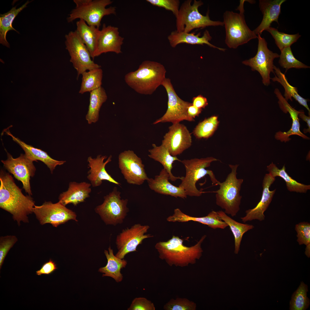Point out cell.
<instances>
[{
  "label": "cell",
  "instance_id": "32",
  "mask_svg": "<svg viewBox=\"0 0 310 310\" xmlns=\"http://www.w3.org/2000/svg\"><path fill=\"white\" fill-rule=\"evenodd\" d=\"M267 170L272 177H279L285 181L287 189L291 192L300 193H306L310 189V185H306L299 183L290 176L286 171V167L284 165L281 169H279L276 165L272 162L267 166Z\"/></svg>",
  "mask_w": 310,
  "mask_h": 310
},
{
  "label": "cell",
  "instance_id": "13",
  "mask_svg": "<svg viewBox=\"0 0 310 310\" xmlns=\"http://www.w3.org/2000/svg\"><path fill=\"white\" fill-rule=\"evenodd\" d=\"M33 213L42 225L49 223L57 227L70 220L78 221L75 213L59 202H45L41 206L35 205Z\"/></svg>",
  "mask_w": 310,
  "mask_h": 310
},
{
  "label": "cell",
  "instance_id": "30",
  "mask_svg": "<svg viewBox=\"0 0 310 310\" xmlns=\"http://www.w3.org/2000/svg\"><path fill=\"white\" fill-rule=\"evenodd\" d=\"M152 148L148 150L150 153L148 156L162 165L164 168L168 173L170 179L171 181H175L178 179L181 180L183 177H175L171 172L174 162L175 161L181 162V160L177 156H172L167 149L162 144L157 146L155 144H152Z\"/></svg>",
  "mask_w": 310,
  "mask_h": 310
},
{
  "label": "cell",
  "instance_id": "47",
  "mask_svg": "<svg viewBox=\"0 0 310 310\" xmlns=\"http://www.w3.org/2000/svg\"><path fill=\"white\" fill-rule=\"evenodd\" d=\"M192 101V105L198 108H204L208 105L207 98L201 95L193 97Z\"/></svg>",
  "mask_w": 310,
  "mask_h": 310
},
{
  "label": "cell",
  "instance_id": "40",
  "mask_svg": "<svg viewBox=\"0 0 310 310\" xmlns=\"http://www.w3.org/2000/svg\"><path fill=\"white\" fill-rule=\"evenodd\" d=\"M272 35L275 43L281 51L284 48L290 47L301 36L299 33L289 34L279 32L277 29L270 27L266 30Z\"/></svg>",
  "mask_w": 310,
  "mask_h": 310
},
{
  "label": "cell",
  "instance_id": "48",
  "mask_svg": "<svg viewBox=\"0 0 310 310\" xmlns=\"http://www.w3.org/2000/svg\"><path fill=\"white\" fill-rule=\"evenodd\" d=\"M202 110V108H198L192 104L188 108L187 113L189 117L194 119L196 116H199Z\"/></svg>",
  "mask_w": 310,
  "mask_h": 310
},
{
  "label": "cell",
  "instance_id": "12",
  "mask_svg": "<svg viewBox=\"0 0 310 310\" xmlns=\"http://www.w3.org/2000/svg\"><path fill=\"white\" fill-rule=\"evenodd\" d=\"M257 51L253 57L242 62L244 64L251 67L253 71H258L262 78L263 83L268 86L270 84V73H274V59L279 57V55L274 53L268 48L265 39L258 34Z\"/></svg>",
  "mask_w": 310,
  "mask_h": 310
},
{
  "label": "cell",
  "instance_id": "45",
  "mask_svg": "<svg viewBox=\"0 0 310 310\" xmlns=\"http://www.w3.org/2000/svg\"><path fill=\"white\" fill-rule=\"evenodd\" d=\"M154 303L146 298L136 297L132 301L128 310H155Z\"/></svg>",
  "mask_w": 310,
  "mask_h": 310
},
{
  "label": "cell",
  "instance_id": "7",
  "mask_svg": "<svg viewBox=\"0 0 310 310\" xmlns=\"http://www.w3.org/2000/svg\"><path fill=\"white\" fill-rule=\"evenodd\" d=\"M73 1L76 6L67 18L69 23L79 19L90 26L99 28L104 16L116 13L115 7L106 8L113 3L111 0H73Z\"/></svg>",
  "mask_w": 310,
  "mask_h": 310
},
{
  "label": "cell",
  "instance_id": "16",
  "mask_svg": "<svg viewBox=\"0 0 310 310\" xmlns=\"http://www.w3.org/2000/svg\"><path fill=\"white\" fill-rule=\"evenodd\" d=\"M5 150L7 153V159L1 160L4 167L16 179L21 182L25 192L29 195H32L30 180L31 177L34 175L36 170L33 161L29 159L25 154H21L18 157L14 158Z\"/></svg>",
  "mask_w": 310,
  "mask_h": 310
},
{
  "label": "cell",
  "instance_id": "34",
  "mask_svg": "<svg viewBox=\"0 0 310 310\" xmlns=\"http://www.w3.org/2000/svg\"><path fill=\"white\" fill-rule=\"evenodd\" d=\"M275 77L271 78L273 82L277 81L280 83L284 88L285 92L284 98L287 101L290 100L292 101L293 97L301 105L305 107L308 111L310 115V110L307 104V100L304 98L299 94L297 88L291 86L287 81L284 74L282 73L280 69L274 65Z\"/></svg>",
  "mask_w": 310,
  "mask_h": 310
},
{
  "label": "cell",
  "instance_id": "42",
  "mask_svg": "<svg viewBox=\"0 0 310 310\" xmlns=\"http://www.w3.org/2000/svg\"><path fill=\"white\" fill-rule=\"evenodd\" d=\"M297 241L300 245H306L310 243V224L307 222H301L295 225Z\"/></svg>",
  "mask_w": 310,
  "mask_h": 310
},
{
  "label": "cell",
  "instance_id": "10",
  "mask_svg": "<svg viewBox=\"0 0 310 310\" xmlns=\"http://www.w3.org/2000/svg\"><path fill=\"white\" fill-rule=\"evenodd\" d=\"M65 37L66 49L70 56V61L77 71V79L86 70L101 68L91 59L89 51L76 30L69 32Z\"/></svg>",
  "mask_w": 310,
  "mask_h": 310
},
{
  "label": "cell",
  "instance_id": "31",
  "mask_svg": "<svg viewBox=\"0 0 310 310\" xmlns=\"http://www.w3.org/2000/svg\"><path fill=\"white\" fill-rule=\"evenodd\" d=\"M90 92L89 104L86 116V120L89 124L98 121L100 108L107 99L105 91L102 86Z\"/></svg>",
  "mask_w": 310,
  "mask_h": 310
},
{
  "label": "cell",
  "instance_id": "38",
  "mask_svg": "<svg viewBox=\"0 0 310 310\" xmlns=\"http://www.w3.org/2000/svg\"><path fill=\"white\" fill-rule=\"evenodd\" d=\"M218 123L217 117L212 116L199 122L194 128L193 133L198 139L209 138L214 133Z\"/></svg>",
  "mask_w": 310,
  "mask_h": 310
},
{
  "label": "cell",
  "instance_id": "33",
  "mask_svg": "<svg viewBox=\"0 0 310 310\" xmlns=\"http://www.w3.org/2000/svg\"><path fill=\"white\" fill-rule=\"evenodd\" d=\"M217 212L221 220L225 222L230 228L234 237V253L237 254L240 250V245L244 234L253 228L254 226L252 225L238 222L227 216L224 212L222 210Z\"/></svg>",
  "mask_w": 310,
  "mask_h": 310
},
{
  "label": "cell",
  "instance_id": "22",
  "mask_svg": "<svg viewBox=\"0 0 310 310\" xmlns=\"http://www.w3.org/2000/svg\"><path fill=\"white\" fill-rule=\"evenodd\" d=\"M277 98L278 99V103L281 109L285 113H288L292 119V123L290 129L287 131L282 132L279 131L276 133L275 138L281 142H288L291 138L289 137L292 135H296L307 140L310 138L302 133L300 130V124L298 115L300 111H297L292 107L288 103L282 95H279Z\"/></svg>",
  "mask_w": 310,
  "mask_h": 310
},
{
  "label": "cell",
  "instance_id": "21",
  "mask_svg": "<svg viewBox=\"0 0 310 310\" xmlns=\"http://www.w3.org/2000/svg\"><path fill=\"white\" fill-rule=\"evenodd\" d=\"M169 177L168 173L163 168L154 179L149 178L147 181L150 189L156 193L175 197L186 198L187 196L184 190L171 183L168 181Z\"/></svg>",
  "mask_w": 310,
  "mask_h": 310
},
{
  "label": "cell",
  "instance_id": "44",
  "mask_svg": "<svg viewBox=\"0 0 310 310\" xmlns=\"http://www.w3.org/2000/svg\"><path fill=\"white\" fill-rule=\"evenodd\" d=\"M152 5L171 11L176 16L179 10L180 1L179 0H147Z\"/></svg>",
  "mask_w": 310,
  "mask_h": 310
},
{
  "label": "cell",
  "instance_id": "24",
  "mask_svg": "<svg viewBox=\"0 0 310 310\" xmlns=\"http://www.w3.org/2000/svg\"><path fill=\"white\" fill-rule=\"evenodd\" d=\"M168 221L185 222L189 221L197 222L207 225L214 229H224L228 226L227 224L220 218L217 212L212 211L205 216L194 217L183 213L179 208L175 209L172 216L167 219Z\"/></svg>",
  "mask_w": 310,
  "mask_h": 310
},
{
  "label": "cell",
  "instance_id": "50",
  "mask_svg": "<svg viewBox=\"0 0 310 310\" xmlns=\"http://www.w3.org/2000/svg\"><path fill=\"white\" fill-rule=\"evenodd\" d=\"M306 246L305 253L306 256L308 258H309L310 257V243Z\"/></svg>",
  "mask_w": 310,
  "mask_h": 310
},
{
  "label": "cell",
  "instance_id": "28",
  "mask_svg": "<svg viewBox=\"0 0 310 310\" xmlns=\"http://www.w3.org/2000/svg\"><path fill=\"white\" fill-rule=\"evenodd\" d=\"M75 30L94 59L96 51L98 40L100 33L99 28L88 25L85 21L80 19L76 23Z\"/></svg>",
  "mask_w": 310,
  "mask_h": 310
},
{
  "label": "cell",
  "instance_id": "25",
  "mask_svg": "<svg viewBox=\"0 0 310 310\" xmlns=\"http://www.w3.org/2000/svg\"><path fill=\"white\" fill-rule=\"evenodd\" d=\"M195 34L194 32H179L175 30L172 32L168 36V39L170 45L173 48L175 47L179 44L185 43L192 45L206 44L210 47L222 51H224L226 50L225 49L216 46L210 42L212 37L208 30H206L201 37L199 36L201 35L200 33L196 35Z\"/></svg>",
  "mask_w": 310,
  "mask_h": 310
},
{
  "label": "cell",
  "instance_id": "35",
  "mask_svg": "<svg viewBox=\"0 0 310 310\" xmlns=\"http://www.w3.org/2000/svg\"><path fill=\"white\" fill-rule=\"evenodd\" d=\"M30 1H27L20 7L16 9V6L13 7L6 13L0 14V43L3 45L9 48L10 45L7 41L6 34L10 30L18 32L13 27L12 23L14 19L18 14L24 9L27 7V5Z\"/></svg>",
  "mask_w": 310,
  "mask_h": 310
},
{
  "label": "cell",
  "instance_id": "17",
  "mask_svg": "<svg viewBox=\"0 0 310 310\" xmlns=\"http://www.w3.org/2000/svg\"><path fill=\"white\" fill-rule=\"evenodd\" d=\"M164 136L162 144L173 156L180 155L192 144L191 133L186 127L180 123L173 124Z\"/></svg>",
  "mask_w": 310,
  "mask_h": 310
},
{
  "label": "cell",
  "instance_id": "29",
  "mask_svg": "<svg viewBox=\"0 0 310 310\" xmlns=\"http://www.w3.org/2000/svg\"><path fill=\"white\" fill-rule=\"evenodd\" d=\"M104 253L107 259V263L105 266L100 268L98 271L103 274L102 277H110L117 282H121L123 278L121 270L126 267L127 261L114 255L113 250L110 246L108 248V251L104 250Z\"/></svg>",
  "mask_w": 310,
  "mask_h": 310
},
{
  "label": "cell",
  "instance_id": "14",
  "mask_svg": "<svg viewBox=\"0 0 310 310\" xmlns=\"http://www.w3.org/2000/svg\"><path fill=\"white\" fill-rule=\"evenodd\" d=\"M149 228L148 225L137 224L122 230L116 237V244L118 251L115 255L123 259L127 254L137 251V247L144 239L153 237L146 234Z\"/></svg>",
  "mask_w": 310,
  "mask_h": 310
},
{
  "label": "cell",
  "instance_id": "46",
  "mask_svg": "<svg viewBox=\"0 0 310 310\" xmlns=\"http://www.w3.org/2000/svg\"><path fill=\"white\" fill-rule=\"evenodd\" d=\"M57 268L55 262L50 259L48 261L45 263L39 270L36 271V274L38 276L49 275L52 273Z\"/></svg>",
  "mask_w": 310,
  "mask_h": 310
},
{
  "label": "cell",
  "instance_id": "37",
  "mask_svg": "<svg viewBox=\"0 0 310 310\" xmlns=\"http://www.w3.org/2000/svg\"><path fill=\"white\" fill-rule=\"evenodd\" d=\"M308 288L307 285L303 281L301 282L292 296L290 302V310H305L309 307L310 300L307 295Z\"/></svg>",
  "mask_w": 310,
  "mask_h": 310
},
{
  "label": "cell",
  "instance_id": "41",
  "mask_svg": "<svg viewBox=\"0 0 310 310\" xmlns=\"http://www.w3.org/2000/svg\"><path fill=\"white\" fill-rule=\"evenodd\" d=\"M165 310H195L196 304L186 298L171 299L164 306Z\"/></svg>",
  "mask_w": 310,
  "mask_h": 310
},
{
  "label": "cell",
  "instance_id": "4",
  "mask_svg": "<svg viewBox=\"0 0 310 310\" xmlns=\"http://www.w3.org/2000/svg\"><path fill=\"white\" fill-rule=\"evenodd\" d=\"M241 0L237 9L239 13L226 11L223 14V23L226 32L225 43L229 48L236 49L247 43L251 40L257 38V35L247 25L245 19L244 3Z\"/></svg>",
  "mask_w": 310,
  "mask_h": 310
},
{
  "label": "cell",
  "instance_id": "11",
  "mask_svg": "<svg viewBox=\"0 0 310 310\" xmlns=\"http://www.w3.org/2000/svg\"><path fill=\"white\" fill-rule=\"evenodd\" d=\"M161 85L164 87L167 93V109L164 115L153 124L166 122H171L174 124L180 123L183 120L194 121V119L189 117L187 113L188 108L192 103L184 101L179 97L169 79L166 78Z\"/></svg>",
  "mask_w": 310,
  "mask_h": 310
},
{
  "label": "cell",
  "instance_id": "8",
  "mask_svg": "<svg viewBox=\"0 0 310 310\" xmlns=\"http://www.w3.org/2000/svg\"><path fill=\"white\" fill-rule=\"evenodd\" d=\"M187 0L182 4L176 18L177 31L189 33L195 29H202L209 26H224L223 22L211 20L209 16V11L206 16L199 11V7L203 4L201 0Z\"/></svg>",
  "mask_w": 310,
  "mask_h": 310
},
{
  "label": "cell",
  "instance_id": "18",
  "mask_svg": "<svg viewBox=\"0 0 310 310\" xmlns=\"http://www.w3.org/2000/svg\"><path fill=\"white\" fill-rule=\"evenodd\" d=\"M124 38L119 35L117 27L103 25L98 38L95 57L103 53L113 52L119 54L121 53V46Z\"/></svg>",
  "mask_w": 310,
  "mask_h": 310
},
{
  "label": "cell",
  "instance_id": "39",
  "mask_svg": "<svg viewBox=\"0 0 310 310\" xmlns=\"http://www.w3.org/2000/svg\"><path fill=\"white\" fill-rule=\"evenodd\" d=\"M279 55V63L281 66L286 69V71L289 69L307 68L310 67L305 65L297 59L294 56L290 47L284 48L281 51Z\"/></svg>",
  "mask_w": 310,
  "mask_h": 310
},
{
  "label": "cell",
  "instance_id": "15",
  "mask_svg": "<svg viewBox=\"0 0 310 310\" xmlns=\"http://www.w3.org/2000/svg\"><path fill=\"white\" fill-rule=\"evenodd\" d=\"M119 166L128 183L141 185L149 178L140 158L131 150L121 152L118 157Z\"/></svg>",
  "mask_w": 310,
  "mask_h": 310
},
{
  "label": "cell",
  "instance_id": "27",
  "mask_svg": "<svg viewBox=\"0 0 310 310\" xmlns=\"http://www.w3.org/2000/svg\"><path fill=\"white\" fill-rule=\"evenodd\" d=\"M5 132L7 135L10 136L13 140L20 146L24 151L26 156L29 159L33 162H37V160H40L43 162L49 169L52 174L57 166L63 165L66 162L65 160L59 161L53 159L46 152L27 144L18 138L13 136L9 130H6Z\"/></svg>",
  "mask_w": 310,
  "mask_h": 310
},
{
  "label": "cell",
  "instance_id": "2",
  "mask_svg": "<svg viewBox=\"0 0 310 310\" xmlns=\"http://www.w3.org/2000/svg\"><path fill=\"white\" fill-rule=\"evenodd\" d=\"M206 237L203 236L193 246L188 247L183 244V240L173 235L166 241L157 243L155 247L159 258L164 260L170 266L184 267L195 264L202 255L201 244Z\"/></svg>",
  "mask_w": 310,
  "mask_h": 310
},
{
  "label": "cell",
  "instance_id": "3",
  "mask_svg": "<svg viewBox=\"0 0 310 310\" xmlns=\"http://www.w3.org/2000/svg\"><path fill=\"white\" fill-rule=\"evenodd\" d=\"M164 66L157 62L145 61L134 71L127 73L124 77L126 84L137 93L150 95L156 90L166 78Z\"/></svg>",
  "mask_w": 310,
  "mask_h": 310
},
{
  "label": "cell",
  "instance_id": "23",
  "mask_svg": "<svg viewBox=\"0 0 310 310\" xmlns=\"http://www.w3.org/2000/svg\"><path fill=\"white\" fill-rule=\"evenodd\" d=\"M286 0H260L259 6L263 15L262 20L259 26L254 30L256 35H261L267 30L273 22L278 24V18L280 13L282 4Z\"/></svg>",
  "mask_w": 310,
  "mask_h": 310
},
{
  "label": "cell",
  "instance_id": "19",
  "mask_svg": "<svg viewBox=\"0 0 310 310\" xmlns=\"http://www.w3.org/2000/svg\"><path fill=\"white\" fill-rule=\"evenodd\" d=\"M275 180V178L269 173L266 174L263 181V191L261 199L257 206L252 209L246 211V215L241 218L244 223L248 221L257 220H264L265 216L264 212L267 210L272 201L276 189L270 191V188Z\"/></svg>",
  "mask_w": 310,
  "mask_h": 310
},
{
  "label": "cell",
  "instance_id": "49",
  "mask_svg": "<svg viewBox=\"0 0 310 310\" xmlns=\"http://www.w3.org/2000/svg\"><path fill=\"white\" fill-rule=\"evenodd\" d=\"M298 117L301 119L302 120L305 121L307 124L308 128L307 129H304L303 130V133H306L308 132L310 133V117L306 115L304 112L302 110L300 111V113L298 115Z\"/></svg>",
  "mask_w": 310,
  "mask_h": 310
},
{
  "label": "cell",
  "instance_id": "6",
  "mask_svg": "<svg viewBox=\"0 0 310 310\" xmlns=\"http://www.w3.org/2000/svg\"><path fill=\"white\" fill-rule=\"evenodd\" d=\"M218 160L210 157L181 160L185 166L186 174L181 180V182L179 186L184 190L187 196L199 197L202 195L203 192L197 189L196 184L197 181L206 175L209 176L213 184L217 185L219 181L213 171L206 168L210 166L212 162Z\"/></svg>",
  "mask_w": 310,
  "mask_h": 310
},
{
  "label": "cell",
  "instance_id": "26",
  "mask_svg": "<svg viewBox=\"0 0 310 310\" xmlns=\"http://www.w3.org/2000/svg\"><path fill=\"white\" fill-rule=\"evenodd\" d=\"M91 185V184L86 182H70L67 190L59 195V202L65 206L69 204L76 206L90 196Z\"/></svg>",
  "mask_w": 310,
  "mask_h": 310
},
{
  "label": "cell",
  "instance_id": "9",
  "mask_svg": "<svg viewBox=\"0 0 310 310\" xmlns=\"http://www.w3.org/2000/svg\"><path fill=\"white\" fill-rule=\"evenodd\" d=\"M121 193L115 187L104 197L103 203L95 208V212L107 225L114 226L122 223L129 211L128 199H121Z\"/></svg>",
  "mask_w": 310,
  "mask_h": 310
},
{
  "label": "cell",
  "instance_id": "20",
  "mask_svg": "<svg viewBox=\"0 0 310 310\" xmlns=\"http://www.w3.org/2000/svg\"><path fill=\"white\" fill-rule=\"evenodd\" d=\"M106 156L98 155L96 158L89 156L87 159L88 167L90 168L88 172L87 178L90 182L93 187L100 185L103 180L108 181L120 186L121 184L116 181L109 174L105 169L106 164L112 161V156H110L106 160Z\"/></svg>",
  "mask_w": 310,
  "mask_h": 310
},
{
  "label": "cell",
  "instance_id": "5",
  "mask_svg": "<svg viewBox=\"0 0 310 310\" xmlns=\"http://www.w3.org/2000/svg\"><path fill=\"white\" fill-rule=\"evenodd\" d=\"M238 164H229L231 172L227 175L225 181H219L217 185L219 189L215 191L216 193V204L224 210V212L232 216H235L240 210V206L242 197L240 192L243 181L242 179L237 177Z\"/></svg>",
  "mask_w": 310,
  "mask_h": 310
},
{
  "label": "cell",
  "instance_id": "43",
  "mask_svg": "<svg viewBox=\"0 0 310 310\" xmlns=\"http://www.w3.org/2000/svg\"><path fill=\"white\" fill-rule=\"evenodd\" d=\"M18 241L15 235H7L0 237V268L9 250Z\"/></svg>",
  "mask_w": 310,
  "mask_h": 310
},
{
  "label": "cell",
  "instance_id": "36",
  "mask_svg": "<svg viewBox=\"0 0 310 310\" xmlns=\"http://www.w3.org/2000/svg\"><path fill=\"white\" fill-rule=\"evenodd\" d=\"M82 82L79 93L90 92L101 86L103 71L101 68L85 71L82 74Z\"/></svg>",
  "mask_w": 310,
  "mask_h": 310
},
{
  "label": "cell",
  "instance_id": "1",
  "mask_svg": "<svg viewBox=\"0 0 310 310\" xmlns=\"http://www.w3.org/2000/svg\"><path fill=\"white\" fill-rule=\"evenodd\" d=\"M0 207L12 215L18 226L28 223V215L33 212L35 202L30 195H25L9 173H0Z\"/></svg>",
  "mask_w": 310,
  "mask_h": 310
}]
</instances>
